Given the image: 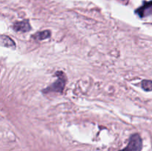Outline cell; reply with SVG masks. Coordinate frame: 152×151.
Wrapping results in <instances>:
<instances>
[{"mask_svg": "<svg viewBox=\"0 0 152 151\" xmlns=\"http://www.w3.org/2000/svg\"><path fill=\"white\" fill-rule=\"evenodd\" d=\"M0 44L4 47H10V48H15V46H16V44L13 41V39L7 36H0Z\"/></svg>", "mask_w": 152, "mask_h": 151, "instance_id": "5b68a950", "label": "cell"}, {"mask_svg": "<svg viewBox=\"0 0 152 151\" xmlns=\"http://www.w3.org/2000/svg\"><path fill=\"white\" fill-rule=\"evenodd\" d=\"M50 36V32L49 30H44L41 32H38L34 35V38L37 40H44L48 38Z\"/></svg>", "mask_w": 152, "mask_h": 151, "instance_id": "8992f818", "label": "cell"}, {"mask_svg": "<svg viewBox=\"0 0 152 151\" xmlns=\"http://www.w3.org/2000/svg\"><path fill=\"white\" fill-rule=\"evenodd\" d=\"M142 147V139L139 134L136 133L131 136L127 146L120 151H141Z\"/></svg>", "mask_w": 152, "mask_h": 151, "instance_id": "7a4b0ae2", "label": "cell"}, {"mask_svg": "<svg viewBox=\"0 0 152 151\" xmlns=\"http://www.w3.org/2000/svg\"><path fill=\"white\" fill-rule=\"evenodd\" d=\"M141 85L145 91H152V81L151 80H143Z\"/></svg>", "mask_w": 152, "mask_h": 151, "instance_id": "52a82bcc", "label": "cell"}, {"mask_svg": "<svg viewBox=\"0 0 152 151\" xmlns=\"http://www.w3.org/2000/svg\"><path fill=\"white\" fill-rule=\"evenodd\" d=\"M135 13L141 18L152 14V1H145L141 7L137 9Z\"/></svg>", "mask_w": 152, "mask_h": 151, "instance_id": "3957f363", "label": "cell"}, {"mask_svg": "<svg viewBox=\"0 0 152 151\" xmlns=\"http://www.w3.org/2000/svg\"><path fill=\"white\" fill-rule=\"evenodd\" d=\"M13 30L18 32H28L31 30V26L28 20H23L15 22L13 25Z\"/></svg>", "mask_w": 152, "mask_h": 151, "instance_id": "277c9868", "label": "cell"}, {"mask_svg": "<svg viewBox=\"0 0 152 151\" xmlns=\"http://www.w3.org/2000/svg\"><path fill=\"white\" fill-rule=\"evenodd\" d=\"M57 79L56 80L53 84L48 87L47 88L43 90V93H48L50 92H57L62 93L65 89V84H66V76L62 71H57L55 73Z\"/></svg>", "mask_w": 152, "mask_h": 151, "instance_id": "6da1fadb", "label": "cell"}]
</instances>
